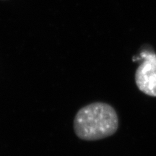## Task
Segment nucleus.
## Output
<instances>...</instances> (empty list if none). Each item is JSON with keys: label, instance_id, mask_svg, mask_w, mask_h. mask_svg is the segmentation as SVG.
<instances>
[{"label": "nucleus", "instance_id": "1", "mask_svg": "<svg viewBox=\"0 0 156 156\" xmlns=\"http://www.w3.org/2000/svg\"><path fill=\"white\" fill-rule=\"evenodd\" d=\"M119 127L115 109L106 103L95 102L78 111L74 119V130L80 139L94 141L112 136Z\"/></svg>", "mask_w": 156, "mask_h": 156}, {"label": "nucleus", "instance_id": "2", "mask_svg": "<svg viewBox=\"0 0 156 156\" xmlns=\"http://www.w3.org/2000/svg\"><path fill=\"white\" fill-rule=\"evenodd\" d=\"M133 60H142L135 73L138 89L146 95L156 97V54L154 51H144Z\"/></svg>", "mask_w": 156, "mask_h": 156}]
</instances>
